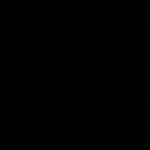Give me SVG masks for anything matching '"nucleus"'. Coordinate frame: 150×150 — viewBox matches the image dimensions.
I'll return each mask as SVG.
<instances>
[]
</instances>
